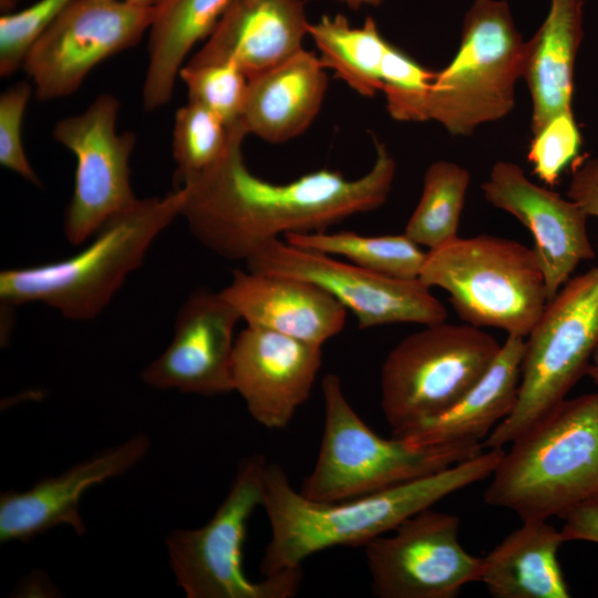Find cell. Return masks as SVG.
Instances as JSON below:
<instances>
[{"label":"cell","mask_w":598,"mask_h":598,"mask_svg":"<svg viewBox=\"0 0 598 598\" xmlns=\"http://www.w3.org/2000/svg\"><path fill=\"white\" fill-rule=\"evenodd\" d=\"M524 348V337L507 334L488 370L460 401L399 439L417 445L483 443L516 404Z\"/></svg>","instance_id":"23"},{"label":"cell","mask_w":598,"mask_h":598,"mask_svg":"<svg viewBox=\"0 0 598 598\" xmlns=\"http://www.w3.org/2000/svg\"><path fill=\"white\" fill-rule=\"evenodd\" d=\"M72 0H39L19 12L0 18V75L9 76L20 66L38 40Z\"/></svg>","instance_id":"32"},{"label":"cell","mask_w":598,"mask_h":598,"mask_svg":"<svg viewBox=\"0 0 598 598\" xmlns=\"http://www.w3.org/2000/svg\"><path fill=\"white\" fill-rule=\"evenodd\" d=\"M597 249H598V240H597Z\"/></svg>","instance_id":"41"},{"label":"cell","mask_w":598,"mask_h":598,"mask_svg":"<svg viewBox=\"0 0 598 598\" xmlns=\"http://www.w3.org/2000/svg\"><path fill=\"white\" fill-rule=\"evenodd\" d=\"M241 319L220 292L194 290L179 308L167 348L141 372L153 389L216 395L234 391V331Z\"/></svg>","instance_id":"15"},{"label":"cell","mask_w":598,"mask_h":598,"mask_svg":"<svg viewBox=\"0 0 598 598\" xmlns=\"http://www.w3.org/2000/svg\"><path fill=\"white\" fill-rule=\"evenodd\" d=\"M321 359V346L247 326L235 340L234 391L259 424L271 430L286 427L309 398Z\"/></svg>","instance_id":"17"},{"label":"cell","mask_w":598,"mask_h":598,"mask_svg":"<svg viewBox=\"0 0 598 598\" xmlns=\"http://www.w3.org/2000/svg\"><path fill=\"white\" fill-rule=\"evenodd\" d=\"M308 34L323 66L334 71L353 91L367 97L381 91V68L389 41L371 17L362 27H352L343 14H323L309 24Z\"/></svg>","instance_id":"26"},{"label":"cell","mask_w":598,"mask_h":598,"mask_svg":"<svg viewBox=\"0 0 598 598\" xmlns=\"http://www.w3.org/2000/svg\"><path fill=\"white\" fill-rule=\"evenodd\" d=\"M178 75L187 86L189 102L208 109L228 127L240 122L248 78L235 64H186Z\"/></svg>","instance_id":"31"},{"label":"cell","mask_w":598,"mask_h":598,"mask_svg":"<svg viewBox=\"0 0 598 598\" xmlns=\"http://www.w3.org/2000/svg\"><path fill=\"white\" fill-rule=\"evenodd\" d=\"M319 56L305 49L248 79L240 123L247 134L278 144L301 135L318 115L328 86Z\"/></svg>","instance_id":"21"},{"label":"cell","mask_w":598,"mask_h":598,"mask_svg":"<svg viewBox=\"0 0 598 598\" xmlns=\"http://www.w3.org/2000/svg\"><path fill=\"white\" fill-rule=\"evenodd\" d=\"M118 107L117 99L101 94L83 113L59 121L53 128V137L76 158L74 189L63 225L66 240L75 246L137 199L130 171L136 136L116 133Z\"/></svg>","instance_id":"14"},{"label":"cell","mask_w":598,"mask_h":598,"mask_svg":"<svg viewBox=\"0 0 598 598\" xmlns=\"http://www.w3.org/2000/svg\"><path fill=\"white\" fill-rule=\"evenodd\" d=\"M266 465L260 454L240 461L213 517L197 529L167 535L169 564L188 598H289L297 594L301 567L264 576L260 581L250 580L243 569L248 520L262 506Z\"/></svg>","instance_id":"10"},{"label":"cell","mask_w":598,"mask_h":598,"mask_svg":"<svg viewBox=\"0 0 598 598\" xmlns=\"http://www.w3.org/2000/svg\"><path fill=\"white\" fill-rule=\"evenodd\" d=\"M20 0H0L1 10L8 11L12 9Z\"/></svg>","instance_id":"40"},{"label":"cell","mask_w":598,"mask_h":598,"mask_svg":"<svg viewBox=\"0 0 598 598\" xmlns=\"http://www.w3.org/2000/svg\"><path fill=\"white\" fill-rule=\"evenodd\" d=\"M309 24L303 0H233L187 64L233 63L250 79L302 50Z\"/></svg>","instance_id":"19"},{"label":"cell","mask_w":598,"mask_h":598,"mask_svg":"<svg viewBox=\"0 0 598 598\" xmlns=\"http://www.w3.org/2000/svg\"><path fill=\"white\" fill-rule=\"evenodd\" d=\"M233 0H167L150 28L143 103L152 111L168 103L182 62L207 39Z\"/></svg>","instance_id":"25"},{"label":"cell","mask_w":598,"mask_h":598,"mask_svg":"<svg viewBox=\"0 0 598 598\" xmlns=\"http://www.w3.org/2000/svg\"><path fill=\"white\" fill-rule=\"evenodd\" d=\"M436 72L429 70L389 42L381 82L389 114L396 121H426L425 109Z\"/></svg>","instance_id":"30"},{"label":"cell","mask_w":598,"mask_h":598,"mask_svg":"<svg viewBox=\"0 0 598 598\" xmlns=\"http://www.w3.org/2000/svg\"><path fill=\"white\" fill-rule=\"evenodd\" d=\"M150 447V437L138 433L27 491H6L0 496V542L27 543L60 525L84 535L86 526L79 509L84 492L134 467Z\"/></svg>","instance_id":"18"},{"label":"cell","mask_w":598,"mask_h":598,"mask_svg":"<svg viewBox=\"0 0 598 598\" xmlns=\"http://www.w3.org/2000/svg\"><path fill=\"white\" fill-rule=\"evenodd\" d=\"M143 8L158 9L167 0H122Z\"/></svg>","instance_id":"39"},{"label":"cell","mask_w":598,"mask_h":598,"mask_svg":"<svg viewBox=\"0 0 598 598\" xmlns=\"http://www.w3.org/2000/svg\"><path fill=\"white\" fill-rule=\"evenodd\" d=\"M484 502L522 520L561 517L598 495V390L563 400L511 443Z\"/></svg>","instance_id":"4"},{"label":"cell","mask_w":598,"mask_h":598,"mask_svg":"<svg viewBox=\"0 0 598 598\" xmlns=\"http://www.w3.org/2000/svg\"><path fill=\"white\" fill-rule=\"evenodd\" d=\"M324 423L319 455L300 493L319 503H339L412 481L480 454L483 443L417 445L383 439L348 402L338 375L321 383Z\"/></svg>","instance_id":"5"},{"label":"cell","mask_w":598,"mask_h":598,"mask_svg":"<svg viewBox=\"0 0 598 598\" xmlns=\"http://www.w3.org/2000/svg\"><path fill=\"white\" fill-rule=\"evenodd\" d=\"M564 542L548 519L523 520L482 557L480 581L495 598H568L557 556Z\"/></svg>","instance_id":"24"},{"label":"cell","mask_w":598,"mask_h":598,"mask_svg":"<svg viewBox=\"0 0 598 598\" xmlns=\"http://www.w3.org/2000/svg\"><path fill=\"white\" fill-rule=\"evenodd\" d=\"M598 386V346L596 347L586 373Z\"/></svg>","instance_id":"37"},{"label":"cell","mask_w":598,"mask_h":598,"mask_svg":"<svg viewBox=\"0 0 598 598\" xmlns=\"http://www.w3.org/2000/svg\"><path fill=\"white\" fill-rule=\"evenodd\" d=\"M31 86L20 82L0 96V164L40 186L41 182L31 167L22 144V121Z\"/></svg>","instance_id":"34"},{"label":"cell","mask_w":598,"mask_h":598,"mask_svg":"<svg viewBox=\"0 0 598 598\" xmlns=\"http://www.w3.org/2000/svg\"><path fill=\"white\" fill-rule=\"evenodd\" d=\"M457 515L426 508L390 536L364 545L372 590L381 598H454L480 581L483 559L460 540Z\"/></svg>","instance_id":"13"},{"label":"cell","mask_w":598,"mask_h":598,"mask_svg":"<svg viewBox=\"0 0 598 598\" xmlns=\"http://www.w3.org/2000/svg\"><path fill=\"white\" fill-rule=\"evenodd\" d=\"M501 343L481 328L445 321L398 342L381 368V408L392 436L453 406L484 375Z\"/></svg>","instance_id":"8"},{"label":"cell","mask_w":598,"mask_h":598,"mask_svg":"<svg viewBox=\"0 0 598 598\" xmlns=\"http://www.w3.org/2000/svg\"><path fill=\"white\" fill-rule=\"evenodd\" d=\"M524 51L507 2L475 0L464 18L455 55L436 72L426 121H436L453 135H470L506 116L515 105Z\"/></svg>","instance_id":"9"},{"label":"cell","mask_w":598,"mask_h":598,"mask_svg":"<svg viewBox=\"0 0 598 598\" xmlns=\"http://www.w3.org/2000/svg\"><path fill=\"white\" fill-rule=\"evenodd\" d=\"M584 0H550L545 20L525 42L522 78L533 102L532 132L571 112L574 70L584 37Z\"/></svg>","instance_id":"22"},{"label":"cell","mask_w":598,"mask_h":598,"mask_svg":"<svg viewBox=\"0 0 598 598\" xmlns=\"http://www.w3.org/2000/svg\"><path fill=\"white\" fill-rule=\"evenodd\" d=\"M504 452L486 448L439 472L339 503L306 498L280 465L267 463L262 507L271 533L260 570L269 576L299 568L330 547L364 546L448 495L488 478Z\"/></svg>","instance_id":"2"},{"label":"cell","mask_w":598,"mask_h":598,"mask_svg":"<svg viewBox=\"0 0 598 598\" xmlns=\"http://www.w3.org/2000/svg\"><path fill=\"white\" fill-rule=\"evenodd\" d=\"M255 272L285 275L313 282L350 310L360 329L393 324L443 322L447 312L419 278L378 274L333 256L271 239L246 261Z\"/></svg>","instance_id":"11"},{"label":"cell","mask_w":598,"mask_h":598,"mask_svg":"<svg viewBox=\"0 0 598 598\" xmlns=\"http://www.w3.org/2000/svg\"><path fill=\"white\" fill-rule=\"evenodd\" d=\"M563 518L560 532L565 542L585 540L598 544V495L574 506Z\"/></svg>","instance_id":"36"},{"label":"cell","mask_w":598,"mask_h":598,"mask_svg":"<svg viewBox=\"0 0 598 598\" xmlns=\"http://www.w3.org/2000/svg\"><path fill=\"white\" fill-rule=\"evenodd\" d=\"M567 196L589 216L598 218V156L582 161L573 169Z\"/></svg>","instance_id":"35"},{"label":"cell","mask_w":598,"mask_h":598,"mask_svg":"<svg viewBox=\"0 0 598 598\" xmlns=\"http://www.w3.org/2000/svg\"><path fill=\"white\" fill-rule=\"evenodd\" d=\"M183 187L136 199L110 217L92 243L63 260L12 268L0 274L4 306L43 302L68 319H94L109 305L127 276L137 269L155 238L181 216Z\"/></svg>","instance_id":"3"},{"label":"cell","mask_w":598,"mask_h":598,"mask_svg":"<svg viewBox=\"0 0 598 598\" xmlns=\"http://www.w3.org/2000/svg\"><path fill=\"white\" fill-rule=\"evenodd\" d=\"M470 182V172L461 165L448 161L432 163L424 173L421 197L404 234L429 250L458 237Z\"/></svg>","instance_id":"28"},{"label":"cell","mask_w":598,"mask_h":598,"mask_svg":"<svg viewBox=\"0 0 598 598\" xmlns=\"http://www.w3.org/2000/svg\"><path fill=\"white\" fill-rule=\"evenodd\" d=\"M230 128L212 111L194 102L188 101L176 111L172 143L176 188L221 159L230 142Z\"/></svg>","instance_id":"29"},{"label":"cell","mask_w":598,"mask_h":598,"mask_svg":"<svg viewBox=\"0 0 598 598\" xmlns=\"http://www.w3.org/2000/svg\"><path fill=\"white\" fill-rule=\"evenodd\" d=\"M285 241L329 256H342L368 270L403 279L419 278L426 256L404 233L383 236L348 230L291 233L285 235Z\"/></svg>","instance_id":"27"},{"label":"cell","mask_w":598,"mask_h":598,"mask_svg":"<svg viewBox=\"0 0 598 598\" xmlns=\"http://www.w3.org/2000/svg\"><path fill=\"white\" fill-rule=\"evenodd\" d=\"M338 2L344 3L350 9H359L362 6H379L382 0H336Z\"/></svg>","instance_id":"38"},{"label":"cell","mask_w":598,"mask_h":598,"mask_svg":"<svg viewBox=\"0 0 598 598\" xmlns=\"http://www.w3.org/2000/svg\"><path fill=\"white\" fill-rule=\"evenodd\" d=\"M598 346V266L570 278L525 339L517 401L483 441L504 448L566 399Z\"/></svg>","instance_id":"7"},{"label":"cell","mask_w":598,"mask_h":598,"mask_svg":"<svg viewBox=\"0 0 598 598\" xmlns=\"http://www.w3.org/2000/svg\"><path fill=\"white\" fill-rule=\"evenodd\" d=\"M481 187L491 205L514 216L532 233L548 301L582 260L595 257L587 233L588 215L574 200L533 183L517 164L495 163Z\"/></svg>","instance_id":"16"},{"label":"cell","mask_w":598,"mask_h":598,"mask_svg":"<svg viewBox=\"0 0 598 598\" xmlns=\"http://www.w3.org/2000/svg\"><path fill=\"white\" fill-rule=\"evenodd\" d=\"M157 9L122 0H72L30 48L23 69L38 100L74 93L103 60L134 47Z\"/></svg>","instance_id":"12"},{"label":"cell","mask_w":598,"mask_h":598,"mask_svg":"<svg viewBox=\"0 0 598 598\" xmlns=\"http://www.w3.org/2000/svg\"><path fill=\"white\" fill-rule=\"evenodd\" d=\"M246 135L240 122L231 126L221 159L181 186L185 189L181 216L194 238L221 258L246 261L280 235L323 231L381 207L389 197L396 164L377 138L373 166L359 178L320 169L276 184L247 168L241 152Z\"/></svg>","instance_id":"1"},{"label":"cell","mask_w":598,"mask_h":598,"mask_svg":"<svg viewBox=\"0 0 598 598\" xmlns=\"http://www.w3.org/2000/svg\"><path fill=\"white\" fill-rule=\"evenodd\" d=\"M220 295L247 326L321 346L346 324L347 309L328 291L308 280L235 269Z\"/></svg>","instance_id":"20"},{"label":"cell","mask_w":598,"mask_h":598,"mask_svg":"<svg viewBox=\"0 0 598 598\" xmlns=\"http://www.w3.org/2000/svg\"><path fill=\"white\" fill-rule=\"evenodd\" d=\"M580 144L581 138L573 112L563 113L534 134L527 158L538 178L551 186L576 157Z\"/></svg>","instance_id":"33"},{"label":"cell","mask_w":598,"mask_h":598,"mask_svg":"<svg viewBox=\"0 0 598 598\" xmlns=\"http://www.w3.org/2000/svg\"><path fill=\"white\" fill-rule=\"evenodd\" d=\"M419 279L447 292L465 323L524 338L548 302L534 248L499 236L456 237L427 250Z\"/></svg>","instance_id":"6"}]
</instances>
